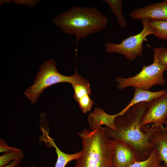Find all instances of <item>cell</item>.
<instances>
[{"label": "cell", "mask_w": 167, "mask_h": 167, "mask_svg": "<svg viewBox=\"0 0 167 167\" xmlns=\"http://www.w3.org/2000/svg\"><path fill=\"white\" fill-rule=\"evenodd\" d=\"M167 119V92L148 103L142 119L141 126L150 123L159 127H163Z\"/></svg>", "instance_id": "obj_7"}, {"label": "cell", "mask_w": 167, "mask_h": 167, "mask_svg": "<svg viewBox=\"0 0 167 167\" xmlns=\"http://www.w3.org/2000/svg\"><path fill=\"white\" fill-rule=\"evenodd\" d=\"M24 157L22 151L19 149L4 153L0 156V167L7 165L15 160H21Z\"/></svg>", "instance_id": "obj_18"}, {"label": "cell", "mask_w": 167, "mask_h": 167, "mask_svg": "<svg viewBox=\"0 0 167 167\" xmlns=\"http://www.w3.org/2000/svg\"><path fill=\"white\" fill-rule=\"evenodd\" d=\"M14 1L15 3L20 5H26L30 7L35 6L38 2V1L36 0H16Z\"/></svg>", "instance_id": "obj_22"}, {"label": "cell", "mask_w": 167, "mask_h": 167, "mask_svg": "<svg viewBox=\"0 0 167 167\" xmlns=\"http://www.w3.org/2000/svg\"><path fill=\"white\" fill-rule=\"evenodd\" d=\"M44 137V140L46 143H49L50 145L54 147L57 155V159L54 167H65L66 165L70 162L78 159L81 156L82 151H81L76 153L68 154L65 153L57 147L53 139L48 135V133L42 130Z\"/></svg>", "instance_id": "obj_13"}, {"label": "cell", "mask_w": 167, "mask_h": 167, "mask_svg": "<svg viewBox=\"0 0 167 167\" xmlns=\"http://www.w3.org/2000/svg\"><path fill=\"white\" fill-rule=\"evenodd\" d=\"M21 160H15L9 164L2 167H19Z\"/></svg>", "instance_id": "obj_23"}, {"label": "cell", "mask_w": 167, "mask_h": 167, "mask_svg": "<svg viewBox=\"0 0 167 167\" xmlns=\"http://www.w3.org/2000/svg\"><path fill=\"white\" fill-rule=\"evenodd\" d=\"M72 85L74 91L73 97L77 102L86 95H91V90L88 82L83 83L75 84Z\"/></svg>", "instance_id": "obj_17"}, {"label": "cell", "mask_w": 167, "mask_h": 167, "mask_svg": "<svg viewBox=\"0 0 167 167\" xmlns=\"http://www.w3.org/2000/svg\"><path fill=\"white\" fill-rule=\"evenodd\" d=\"M113 140L112 162L113 167H128L138 161L137 153L131 147L123 142Z\"/></svg>", "instance_id": "obj_9"}, {"label": "cell", "mask_w": 167, "mask_h": 167, "mask_svg": "<svg viewBox=\"0 0 167 167\" xmlns=\"http://www.w3.org/2000/svg\"><path fill=\"white\" fill-rule=\"evenodd\" d=\"M166 70L167 66L161 65L153 59L151 64L143 65L141 70L135 75L126 78L118 77L115 78V81L118 83L117 88L120 90L131 87L150 91L155 85H165L163 73Z\"/></svg>", "instance_id": "obj_5"}, {"label": "cell", "mask_w": 167, "mask_h": 167, "mask_svg": "<svg viewBox=\"0 0 167 167\" xmlns=\"http://www.w3.org/2000/svg\"><path fill=\"white\" fill-rule=\"evenodd\" d=\"M120 115H121L120 112L114 115H109L101 108L96 107L88 116V121L90 128L91 130H93L102 125H104L116 131L117 129L115 124V120Z\"/></svg>", "instance_id": "obj_10"}, {"label": "cell", "mask_w": 167, "mask_h": 167, "mask_svg": "<svg viewBox=\"0 0 167 167\" xmlns=\"http://www.w3.org/2000/svg\"><path fill=\"white\" fill-rule=\"evenodd\" d=\"M101 1L105 2L108 3L112 12L117 18L119 26L122 28H125L127 25L122 10L123 1L122 0H101Z\"/></svg>", "instance_id": "obj_14"}, {"label": "cell", "mask_w": 167, "mask_h": 167, "mask_svg": "<svg viewBox=\"0 0 167 167\" xmlns=\"http://www.w3.org/2000/svg\"><path fill=\"white\" fill-rule=\"evenodd\" d=\"M165 124L166 125V126H167V120L165 123Z\"/></svg>", "instance_id": "obj_25"}, {"label": "cell", "mask_w": 167, "mask_h": 167, "mask_svg": "<svg viewBox=\"0 0 167 167\" xmlns=\"http://www.w3.org/2000/svg\"><path fill=\"white\" fill-rule=\"evenodd\" d=\"M148 103L144 102L136 104L123 114L118 116L115 121L116 131L106 126L104 127L109 138L123 142L131 147L136 152L138 161L147 159L155 148L151 137L158 127L153 124L141 126Z\"/></svg>", "instance_id": "obj_1"}, {"label": "cell", "mask_w": 167, "mask_h": 167, "mask_svg": "<svg viewBox=\"0 0 167 167\" xmlns=\"http://www.w3.org/2000/svg\"><path fill=\"white\" fill-rule=\"evenodd\" d=\"M78 135L82 139V154L75 167H113V140L101 126L90 131L84 129Z\"/></svg>", "instance_id": "obj_3"}, {"label": "cell", "mask_w": 167, "mask_h": 167, "mask_svg": "<svg viewBox=\"0 0 167 167\" xmlns=\"http://www.w3.org/2000/svg\"><path fill=\"white\" fill-rule=\"evenodd\" d=\"M162 161L156 149L155 148L146 159L136 161L128 167H154L161 164Z\"/></svg>", "instance_id": "obj_16"}, {"label": "cell", "mask_w": 167, "mask_h": 167, "mask_svg": "<svg viewBox=\"0 0 167 167\" xmlns=\"http://www.w3.org/2000/svg\"><path fill=\"white\" fill-rule=\"evenodd\" d=\"M149 20H141L143 25L142 30L135 35L130 36L122 41L119 43L110 42L105 44V51L109 53H116L122 54L127 59L132 61L138 56L143 55V43L146 37L153 35L152 29L148 24Z\"/></svg>", "instance_id": "obj_6"}, {"label": "cell", "mask_w": 167, "mask_h": 167, "mask_svg": "<svg viewBox=\"0 0 167 167\" xmlns=\"http://www.w3.org/2000/svg\"><path fill=\"white\" fill-rule=\"evenodd\" d=\"M18 149L9 146L6 142L2 139H1L0 140V152L6 153L11 151L16 150Z\"/></svg>", "instance_id": "obj_21"}, {"label": "cell", "mask_w": 167, "mask_h": 167, "mask_svg": "<svg viewBox=\"0 0 167 167\" xmlns=\"http://www.w3.org/2000/svg\"><path fill=\"white\" fill-rule=\"evenodd\" d=\"M135 93L133 97L129 104L120 112L123 114L131 107L138 103L147 102H149L152 100L161 96L167 92L163 89L157 92H151L135 88Z\"/></svg>", "instance_id": "obj_12"}, {"label": "cell", "mask_w": 167, "mask_h": 167, "mask_svg": "<svg viewBox=\"0 0 167 167\" xmlns=\"http://www.w3.org/2000/svg\"><path fill=\"white\" fill-rule=\"evenodd\" d=\"M88 82L78 73L76 70L71 76L62 75L57 70L56 62L51 59L41 64L33 84L25 91L24 94L32 104H34L45 89L54 84L68 83L72 85Z\"/></svg>", "instance_id": "obj_4"}, {"label": "cell", "mask_w": 167, "mask_h": 167, "mask_svg": "<svg viewBox=\"0 0 167 167\" xmlns=\"http://www.w3.org/2000/svg\"><path fill=\"white\" fill-rule=\"evenodd\" d=\"M133 19L167 20V0L135 9L129 13Z\"/></svg>", "instance_id": "obj_8"}, {"label": "cell", "mask_w": 167, "mask_h": 167, "mask_svg": "<svg viewBox=\"0 0 167 167\" xmlns=\"http://www.w3.org/2000/svg\"><path fill=\"white\" fill-rule=\"evenodd\" d=\"M54 22L65 33L74 35L77 43L105 28L108 19L96 7L76 6L56 16Z\"/></svg>", "instance_id": "obj_2"}, {"label": "cell", "mask_w": 167, "mask_h": 167, "mask_svg": "<svg viewBox=\"0 0 167 167\" xmlns=\"http://www.w3.org/2000/svg\"><path fill=\"white\" fill-rule=\"evenodd\" d=\"M152 141L164 165H167V126L157 127L152 135Z\"/></svg>", "instance_id": "obj_11"}, {"label": "cell", "mask_w": 167, "mask_h": 167, "mask_svg": "<svg viewBox=\"0 0 167 167\" xmlns=\"http://www.w3.org/2000/svg\"><path fill=\"white\" fill-rule=\"evenodd\" d=\"M148 24L156 37L167 40V20H149Z\"/></svg>", "instance_id": "obj_15"}, {"label": "cell", "mask_w": 167, "mask_h": 167, "mask_svg": "<svg viewBox=\"0 0 167 167\" xmlns=\"http://www.w3.org/2000/svg\"><path fill=\"white\" fill-rule=\"evenodd\" d=\"M154 167H167V165H161V164L158 165Z\"/></svg>", "instance_id": "obj_24"}, {"label": "cell", "mask_w": 167, "mask_h": 167, "mask_svg": "<svg viewBox=\"0 0 167 167\" xmlns=\"http://www.w3.org/2000/svg\"><path fill=\"white\" fill-rule=\"evenodd\" d=\"M89 95L87 94L80 98L77 102L82 112L87 113L91 109L94 101L90 98Z\"/></svg>", "instance_id": "obj_20"}, {"label": "cell", "mask_w": 167, "mask_h": 167, "mask_svg": "<svg viewBox=\"0 0 167 167\" xmlns=\"http://www.w3.org/2000/svg\"><path fill=\"white\" fill-rule=\"evenodd\" d=\"M153 50V59L160 64L167 66V48H155Z\"/></svg>", "instance_id": "obj_19"}, {"label": "cell", "mask_w": 167, "mask_h": 167, "mask_svg": "<svg viewBox=\"0 0 167 167\" xmlns=\"http://www.w3.org/2000/svg\"><path fill=\"white\" fill-rule=\"evenodd\" d=\"M166 83H167V80H166Z\"/></svg>", "instance_id": "obj_26"}]
</instances>
